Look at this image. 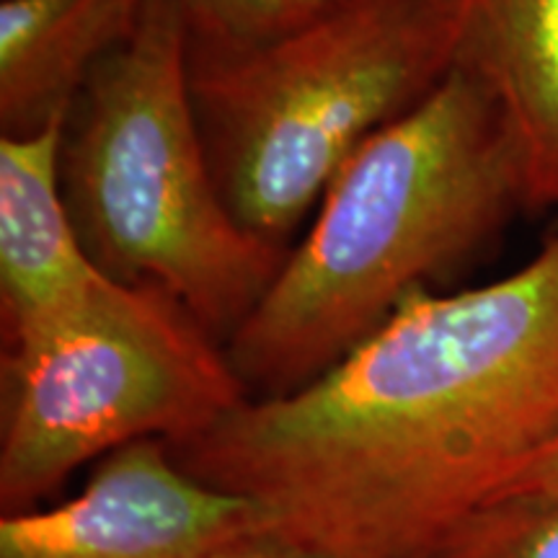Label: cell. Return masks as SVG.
<instances>
[{"label":"cell","instance_id":"14","mask_svg":"<svg viewBox=\"0 0 558 558\" xmlns=\"http://www.w3.org/2000/svg\"><path fill=\"white\" fill-rule=\"evenodd\" d=\"M300 5V11L305 13V16H313V13L324 11V9H331V5H339L344 3V0H295Z\"/></svg>","mask_w":558,"mask_h":558},{"label":"cell","instance_id":"10","mask_svg":"<svg viewBox=\"0 0 558 558\" xmlns=\"http://www.w3.org/2000/svg\"><path fill=\"white\" fill-rule=\"evenodd\" d=\"M435 558H558V497H507L465 520Z\"/></svg>","mask_w":558,"mask_h":558},{"label":"cell","instance_id":"12","mask_svg":"<svg viewBox=\"0 0 558 558\" xmlns=\"http://www.w3.org/2000/svg\"><path fill=\"white\" fill-rule=\"evenodd\" d=\"M205 558H331L311 550L300 543H292L282 535L271 533L267 527L248 530V533L235 535L228 543H222Z\"/></svg>","mask_w":558,"mask_h":558},{"label":"cell","instance_id":"8","mask_svg":"<svg viewBox=\"0 0 558 558\" xmlns=\"http://www.w3.org/2000/svg\"><path fill=\"white\" fill-rule=\"evenodd\" d=\"M458 65L497 101L527 205L558 207V0H460Z\"/></svg>","mask_w":558,"mask_h":558},{"label":"cell","instance_id":"7","mask_svg":"<svg viewBox=\"0 0 558 558\" xmlns=\"http://www.w3.org/2000/svg\"><path fill=\"white\" fill-rule=\"evenodd\" d=\"M65 122L0 135V316L11 337L78 300L104 277L62 192Z\"/></svg>","mask_w":558,"mask_h":558},{"label":"cell","instance_id":"1","mask_svg":"<svg viewBox=\"0 0 558 558\" xmlns=\"http://www.w3.org/2000/svg\"><path fill=\"white\" fill-rule=\"evenodd\" d=\"M558 435V233L512 275L416 290L337 365L171 448L331 558H435Z\"/></svg>","mask_w":558,"mask_h":558},{"label":"cell","instance_id":"6","mask_svg":"<svg viewBox=\"0 0 558 558\" xmlns=\"http://www.w3.org/2000/svg\"><path fill=\"white\" fill-rule=\"evenodd\" d=\"M264 527L246 499L209 486L158 439L96 463L75 497L0 520V558H205Z\"/></svg>","mask_w":558,"mask_h":558},{"label":"cell","instance_id":"9","mask_svg":"<svg viewBox=\"0 0 558 558\" xmlns=\"http://www.w3.org/2000/svg\"><path fill=\"white\" fill-rule=\"evenodd\" d=\"M148 0H3L0 135L68 120L104 58L135 34Z\"/></svg>","mask_w":558,"mask_h":558},{"label":"cell","instance_id":"3","mask_svg":"<svg viewBox=\"0 0 558 558\" xmlns=\"http://www.w3.org/2000/svg\"><path fill=\"white\" fill-rule=\"evenodd\" d=\"M60 177L96 267L166 290L222 344L290 254L251 233L222 197L177 0H148L135 34L88 75L65 122Z\"/></svg>","mask_w":558,"mask_h":558},{"label":"cell","instance_id":"11","mask_svg":"<svg viewBox=\"0 0 558 558\" xmlns=\"http://www.w3.org/2000/svg\"><path fill=\"white\" fill-rule=\"evenodd\" d=\"M186 26L190 58L246 52L303 24L295 0H177Z\"/></svg>","mask_w":558,"mask_h":558},{"label":"cell","instance_id":"4","mask_svg":"<svg viewBox=\"0 0 558 558\" xmlns=\"http://www.w3.org/2000/svg\"><path fill=\"white\" fill-rule=\"evenodd\" d=\"M460 0H344L226 58H190L215 179L251 233L288 246L352 153L458 62Z\"/></svg>","mask_w":558,"mask_h":558},{"label":"cell","instance_id":"13","mask_svg":"<svg viewBox=\"0 0 558 558\" xmlns=\"http://www.w3.org/2000/svg\"><path fill=\"white\" fill-rule=\"evenodd\" d=\"M507 497H558V435L518 473L499 499Z\"/></svg>","mask_w":558,"mask_h":558},{"label":"cell","instance_id":"5","mask_svg":"<svg viewBox=\"0 0 558 558\" xmlns=\"http://www.w3.org/2000/svg\"><path fill=\"white\" fill-rule=\"evenodd\" d=\"M248 399L226 344L177 298L104 275L5 337L0 507L34 509L128 445L192 442Z\"/></svg>","mask_w":558,"mask_h":558},{"label":"cell","instance_id":"2","mask_svg":"<svg viewBox=\"0 0 558 558\" xmlns=\"http://www.w3.org/2000/svg\"><path fill=\"white\" fill-rule=\"evenodd\" d=\"M520 205L525 181L497 101L456 62L341 166L308 233L228 339L248 399L290 393L337 365Z\"/></svg>","mask_w":558,"mask_h":558}]
</instances>
